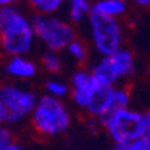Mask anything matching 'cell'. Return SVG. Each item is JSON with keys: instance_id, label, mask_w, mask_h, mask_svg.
I'll return each instance as SVG.
<instances>
[{"instance_id": "cell-1", "label": "cell", "mask_w": 150, "mask_h": 150, "mask_svg": "<svg viewBox=\"0 0 150 150\" xmlns=\"http://www.w3.org/2000/svg\"><path fill=\"white\" fill-rule=\"evenodd\" d=\"M0 36L8 57L29 56L36 44L33 21L20 6L0 8Z\"/></svg>"}, {"instance_id": "cell-2", "label": "cell", "mask_w": 150, "mask_h": 150, "mask_svg": "<svg viewBox=\"0 0 150 150\" xmlns=\"http://www.w3.org/2000/svg\"><path fill=\"white\" fill-rule=\"evenodd\" d=\"M33 129L45 137L56 138L69 131L72 125V111L63 99L41 95L30 116Z\"/></svg>"}, {"instance_id": "cell-3", "label": "cell", "mask_w": 150, "mask_h": 150, "mask_svg": "<svg viewBox=\"0 0 150 150\" xmlns=\"http://www.w3.org/2000/svg\"><path fill=\"white\" fill-rule=\"evenodd\" d=\"M36 41L48 51H65L66 47L77 38L75 26L60 15H38L32 17Z\"/></svg>"}, {"instance_id": "cell-4", "label": "cell", "mask_w": 150, "mask_h": 150, "mask_svg": "<svg viewBox=\"0 0 150 150\" xmlns=\"http://www.w3.org/2000/svg\"><path fill=\"white\" fill-rule=\"evenodd\" d=\"M86 27L89 33L90 47L99 57L110 56L123 48L125 32L120 20L107 18L92 12L86 23Z\"/></svg>"}, {"instance_id": "cell-5", "label": "cell", "mask_w": 150, "mask_h": 150, "mask_svg": "<svg viewBox=\"0 0 150 150\" xmlns=\"http://www.w3.org/2000/svg\"><path fill=\"white\" fill-rule=\"evenodd\" d=\"M90 71L99 84L108 87L120 86L134 77L137 71V59L129 48L123 47L110 56L99 57Z\"/></svg>"}, {"instance_id": "cell-6", "label": "cell", "mask_w": 150, "mask_h": 150, "mask_svg": "<svg viewBox=\"0 0 150 150\" xmlns=\"http://www.w3.org/2000/svg\"><path fill=\"white\" fill-rule=\"evenodd\" d=\"M101 123L112 144L129 146L143 138V111L132 107L114 110L105 116Z\"/></svg>"}, {"instance_id": "cell-7", "label": "cell", "mask_w": 150, "mask_h": 150, "mask_svg": "<svg viewBox=\"0 0 150 150\" xmlns=\"http://www.w3.org/2000/svg\"><path fill=\"white\" fill-rule=\"evenodd\" d=\"M38 96L32 89L20 83H6L0 87V101L8 112V125H17L32 116L36 107Z\"/></svg>"}, {"instance_id": "cell-8", "label": "cell", "mask_w": 150, "mask_h": 150, "mask_svg": "<svg viewBox=\"0 0 150 150\" xmlns=\"http://www.w3.org/2000/svg\"><path fill=\"white\" fill-rule=\"evenodd\" d=\"M69 87H71V93H69L71 102L78 110L86 112L87 108L90 107L98 89L101 87V84L96 81L90 69L78 68L71 75Z\"/></svg>"}, {"instance_id": "cell-9", "label": "cell", "mask_w": 150, "mask_h": 150, "mask_svg": "<svg viewBox=\"0 0 150 150\" xmlns=\"http://www.w3.org/2000/svg\"><path fill=\"white\" fill-rule=\"evenodd\" d=\"M38 72H39V66L29 56H12L8 57L5 63V74L15 83L30 81L36 78Z\"/></svg>"}, {"instance_id": "cell-10", "label": "cell", "mask_w": 150, "mask_h": 150, "mask_svg": "<svg viewBox=\"0 0 150 150\" xmlns=\"http://www.w3.org/2000/svg\"><path fill=\"white\" fill-rule=\"evenodd\" d=\"M66 18L74 24L80 26L86 24L89 17L93 12V2L92 0H66Z\"/></svg>"}, {"instance_id": "cell-11", "label": "cell", "mask_w": 150, "mask_h": 150, "mask_svg": "<svg viewBox=\"0 0 150 150\" xmlns=\"http://www.w3.org/2000/svg\"><path fill=\"white\" fill-rule=\"evenodd\" d=\"M128 12V2L125 0H93V14L107 18L120 20Z\"/></svg>"}, {"instance_id": "cell-12", "label": "cell", "mask_w": 150, "mask_h": 150, "mask_svg": "<svg viewBox=\"0 0 150 150\" xmlns=\"http://www.w3.org/2000/svg\"><path fill=\"white\" fill-rule=\"evenodd\" d=\"M65 53L71 60H74L78 65H84L90 57V44H87L81 38H75V39L66 47Z\"/></svg>"}, {"instance_id": "cell-13", "label": "cell", "mask_w": 150, "mask_h": 150, "mask_svg": "<svg viewBox=\"0 0 150 150\" xmlns=\"http://www.w3.org/2000/svg\"><path fill=\"white\" fill-rule=\"evenodd\" d=\"M41 66L45 72H48L51 77H59L63 72L65 62L60 53L57 51H47L41 56Z\"/></svg>"}, {"instance_id": "cell-14", "label": "cell", "mask_w": 150, "mask_h": 150, "mask_svg": "<svg viewBox=\"0 0 150 150\" xmlns=\"http://www.w3.org/2000/svg\"><path fill=\"white\" fill-rule=\"evenodd\" d=\"M27 3L38 15H57L65 9L66 0H27Z\"/></svg>"}, {"instance_id": "cell-15", "label": "cell", "mask_w": 150, "mask_h": 150, "mask_svg": "<svg viewBox=\"0 0 150 150\" xmlns=\"http://www.w3.org/2000/svg\"><path fill=\"white\" fill-rule=\"evenodd\" d=\"M45 95L53 96L57 99H65L69 98L71 93V87H69V81L60 78V77H50L45 81Z\"/></svg>"}, {"instance_id": "cell-16", "label": "cell", "mask_w": 150, "mask_h": 150, "mask_svg": "<svg viewBox=\"0 0 150 150\" xmlns=\"http://www.w3.org/2000/svg\"><path fill=\"white\" fill-rule=\"evenodd\" d=\"M12 141V132L8 128V125H0V150H5Z\"/></svg>"}, {"instance_id": "cell-17", "label": "cell", "mask_w": 150, "mask_h": 150, "mask_svg": "<svg viewBox=\"0 0 150 150\" xmlns=\"http://www.w3.org/2000/svg\"><path fill=\"white\" fill-rule=\"evenodd\" d=\"M143 138L150 141V110L143 111Z\"/></svg>"}, {"instance_id": "cell-18", "label": "cell", "mask_w": 150, "mask_h": 150, "mask_svg": "<svg viewBox=\"0 0 150 150\" xmlns=\"http://www.w3.org/2000/svg\"><path fill=\"white\" fill-rule=\"evenodd\" d=\"M128 150H150V141H147L144 138H140V140L134 141L132 144H129Z\"/></svg>"}, {"instance_id": "cell-19", "label": "cell", "mask_w": 150, "mask_h": 150, "mask_svg": "<svg viewBox=\"0 0 150 150\" xmlns=\"http://www.w3.org/2000/svg\"><path fill=\"white\" fill-rule=\"evenodd\" d=\"M129 2L140 9H150V0H129Z\"/></svg>"}, {"instance_id": "cell-20", "label": "cell", "mask_w": 150, "mask_h": 150, "mask_svg": "<svg viewBox=\"0 0 150 150\" xmlns=\"http://www.w3.org/2000/svg\"><path fill=\"white\" fill-rule=\"evenodd\" d=\"M24 0H0V8H11V6H18Z\"/></svg>"}, {"instance_id": "cell-21", "label": "cell", "mask_w": 150, "mask_h": 150, "mask_svg": "<svg viewBox=\"0 0 150 150\" xmlns=\"http://www.w3.org/2000/svg\"><path fill=\"white\" fill-rule=\"evenodd\" d=\"M0 125H8V112L2 101H0Z\"/></svg>"}, {"instance_id": "cell-22", "label": "cell", "mask_w": 150, "mask_h": 150, "mask_svg": "<svg viewBox=\"0 0 150 150\" xmlns=\"http://www.w3.org/2000/svg\"><path fill=\"white\" fill-rule=\"evenodd\" d=\"M5 150H26V147L24 146H21L20 143H15V141H12Z\"/></svg>"}, {"instance_id": "cell-23", "label": "cell", "mask_w": 150, "mask_h": 150, "mask_svg": "<svg viewBox=\"0 0 150 150\" xmlns=\"http://www.w3.org/2000/svg\"><path fill=\"white\" fill-rule=\"evenodd\" d=\"M111 150H128V146H123V144H112Z\"/></svg>"}, {"instance_id": "cell-24", "label": "cell", "mask_w": 150, "mask_h": 150, "mask_svg": "<svg viewBox=\"0 0 150 150\" xmlns=\"http://www.w3.org/2000/svg\"><path fill=\"white\" fill-rule=\"evenodd\" d=\"M146 77H147V81L150 83V63H149V66H147V69H146Z\"/></svg>"}, {"instance_id": "cell-25", "label": "cell", "mask_w": 150, "mask_h": 150, "mask_svg": "<svg viewBox=\"0 0 150 150\" xmlns=\"http://www.w3.org/2000/svg\"><path fill=\"white\" fill-rule=\"evenodd\" d=\"M0 51H2V36H0Z\"/></svg>"}, {"instance_id": "cell-26", "label": "cell", "mask_w": 150, "mask_h": 150, "mask_svg": "<svg viewBox=\"0 0 150 150\" xmlns=\"http://www.w3.org/2000/svg\"><path fill=\"white\" fill-rule=\"evenodd\" d=\"M125 2H129V0H125Z\"/></svg>"}]
</instances>
